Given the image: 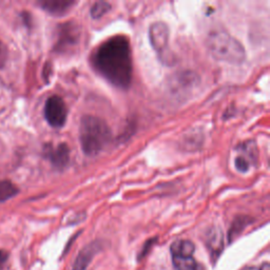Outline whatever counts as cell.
<instances>
[{
	"instance_id": "obj_1",
	"label": "cell",
	"mask_w": 270,
	"mask_h": 270,
	"mask_svg": "<svg viewBox=\"0 0 270 270\" xmlns=\"http://www.w3.org/2000/svg\"><path fill=\"white\" fill-rule=\"evenodd\" d=\"M92 63L104 78L113 86L127 89L132 80L133 64L128 37L115 35L102 43L92 56Z\"/></svg>"
},
{
	"instance_id": "obj_2",
	"label": "cell",
	"mask_w": 270,
	"mask_h": 270,
	"mask_svg": "<svg viewBox=\"0 0 270 270\" xmlns=\"http://www.w3.org/2000/svg\"><path fill=\"white\" fill-rule=\"evenodd\" d=\"M110 140L111 130L104 119L93 115H85L80 119L79 141L86 155H97Z\"/></svg>"
},
{
	"instance_id": "obj_13",
	"label": "cell",
	"mask_w": 270,
	"mask_h": 270,
	"mask_svg": "<svg viewBox=\"0 0 270 270\" xmlns=\"http://www.w3.org/2000/svg\"><path fill=\"white\" fill-rule=\"evenodd\" d=\"M8 57V51L6 46L3 44L2 40H0V69L5 65Z\"/></svg>"
},
{
	"instance_id": "obj_9",
	"label": "cell",
	"mask_w": 270,
	"mask_h": 270,
	"mask_svg": "<svg viewBox=\"0 0 270 270\" xmlns=\"http://www.w3.org/2000/svg\"><path fill=\"white\" fill-rule=\"evenodd\" d=\"M100 250V243L94 242L86 246L79 252L77 258L73 264L72 270H86L91 263L93 256Z\"/></svg>"
},
{
	"instance_id": "obj_8",
	"label": "cell",
	"mask_w": 270,
	"mask_h": 270,
	"mask_svg": "<svg viewBox=\"0 0 270 270\" xmlns=\"http://www.w3.org/2000/svg\"><path fill=\"white\" fill-rule=\"evenodd\" d=\"M78 37H79V32L75 24H71V23L62 24L59 30V39L57 43V49L65 50L66 48L74 46L78 42Z\"/></svg>"
},
{
	"instance_id": "obj_10",
	"label": "cell",
	"mask_w": 270,
	"mask_h": 270,
	"mask_svg": "<svg viewBox=\"0 0 270 270\" xmlns=\"http://www.w3.org/2000/svg\"><path fill=\"white\" fill-rule=\"evenodd\" d=\"M76 3L73 0H42L39 6L52 15H62L69 11Z\"/></svg>"
},
{
	"instance_id": "obj_11",
	"label": "cell",
	"mask_w": 270,
	"mask_h": 270,
	"mask_svg": "<svg viewBox=\"0 0 270 270\" xmlns=\"http://www.w3.org/2000/svg\"><path fill=\"white\" fill-rule=\"evenodd\" d=\"M18 193V188L10 181L0 182V201L8 200Z\"/></svg>"
},
{
	"instance_id": "obj_5",
	"label": "cell",
	"mask_w": 270,
	"mask_h": 270,
	"mask_svg": "<svg viewBox=\"0 0 270 270\" xmlns=\"http://www.w3.org/2000/svg\"><path fill=\"white\" fill-rule=\"evenodd\" d=\"M195 247L190 241L181 240L174 242L171 246L172 262L177 270H200L199 265L193 258Z\"/></svg>"
},
{
	"instance_id": "obj_4",
	"label": "cell",
	"mask_w": 270,
	"mask_h": 270,
	"mask_svg": "<svg viewBox=\"0 0 270 270\" xmlns=\"http://www.w3.org/2000/svg\"><path fill=\"white\" fill-rule=\"evenodd\" d=\"M150 43L161 62L171 65L175 59L169 49V29L165 22L157 21L151 24L149 29Z\"/></svg>"
},
{
	"instance_id": "obj_14",
	"label": "cell",
	"mask_w": 270,
	"mask_h": 270,
	"mask_svg": "<svg viewBox=\"0 0 270 270\" xmlns=\"http://www.w3.org/2000/svg\"><path fill=\"white\" fill-rule=\"evenodd\" d=\"M9 258V253L5 250H0V268H2Z\"/></svg>"
},
{
	"instance_id": "obj_15",
	"label": "cell",
	"mask_w": 270,
	"mask_h": 270,
	"mask_svg": "<svg viewBox=\"0 0 270 270\" xmlns=\"http://www.w3.org/2000/svg\"><path fill=\"white\" fill-rule=\"evenodd\" d=\"M244 270H270V266L268 263H264L259 267H248Z\"/></svg>"
},
{
	"instance_id": "obj_6",
	"label": "cell",
	"mask_w": 270,
	"mask_h": 270,
	"mask_svg": "<svg viewBox=\"0 0 270 270\" xmlns=\"http://www.w3.org/2000/svg\"><path fill=\"white\" fill-rule=\"evenodd\" d=\"M45 117L48 124L53 128H61L66 121L68 109L60 96L49 97L45 105Z\"/></svg>"
},
{
	"instance_id": "obj_12",
	"label": "cell",
	"mask_w": 270,
	"mask_h": 270,
	"mask_svg": "<svg viewBox=\"0 0 270 270\" xmlns=\"http://www.w3.org/2000/svg\"><path fill=\"white\" fill-rule=\"evenodd\" d=\"M111 6L109 3H106V2H97L94 4L91 8V16L94 19H98L100 17H103L106 13H108L110 11Z\"/></svg>"
},
{
	"instance_id": "obj_3",
	"label": "cell",
	"mask_w": 270,
	"mask_h": 270,
	"mask_svg": "<svg viewBox=\"0 0 270 270\" xmlns=\"http://www.w3.org/2000/svg\"><path fill=\"white\" fill-rule=\"evenodd\" d=\"M207 47L211 55L220 61L240 64L246 58L244 47L231 34L223 30L212 31L208 35Z\"/></svg>"
},
{
	"instance_id": "obj_7",
	"label": "cell",
	"mask_w": 270,
	"mask_h": 270,
	"mask_svg": "<svg viewBox=\"0 0 270 270\" xmlns=\"http://www.w3.org/2000/svg\"><path fill=\"white\" fill-rule=\"evenodd\" d=\"M45 152L51 164L57 169H63L69 164L70 149L65 143L58 144L56 147L49 145L46 147Z\"/></svg>"
}]
</instances>
